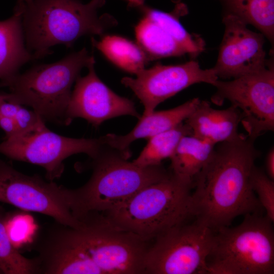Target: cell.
<instances>
[{"instance_id": "1", "label": "cell", "mask_w": 274, "mask_h": 274, "mask_svg": "<svg viewBox=\"0 0 274 274\" xmlns=\"http://www.w3.org/2000/svg\"><path fill=\"white\" fill-rule=\"evenodd\" d=\"M254 141L240 133L221 143L196 178L191 194L193 217L213 230L237 217L261 213L250 178L259 153Z\"/></svg>"}, {"instance_id": "2", "label": "cell", "mask_w": 274, "mask_h": 274, "mask_svg": "<svg viewBox=\"0 0 274 274\" xmlns=\"http://www.w3.org/2000/svg\"><path fill=\"white\" fill-rule=\"evenodd\" d=\"M105 0H31L16 9L22 11L26 47L35 59L50 54L58 44L71 47L85 35H101L117 24L109 14L98 15Z\"/></svg>"}, {"instance_id": "3", "label": "cell", "mask_w": 274, "mask_h": 274, "mask_svg": "<svg viewBox=\"0 0 274 274\" xmlns=\"http://www.w3.org/2000/svg\"><path fill=\"white\" fill-rule=\"evenodd\" d=\"M128 158L106 145L92 159L93 172L88 181L78 188L66 189L67 202L76 219L109 211L170 174L161 164L142 167Z\"/></svg>"}, {"instance_id": "4", "label": "cell", "mask_w": 274, "mask_h": 274, "mask_svg": "<svg viewBox=\"0 0 274 274\" xmlns=\"http://www.w3.org/2000/svg\"><path fill=\"white\" fill-rule=\"evenodd\" d=\"M192 185L170 174L142 188L127 200L100 215L119 229L152 242L193 217Z\"/></svg>"}, {"instance_id": "5", "label": "cell", "mask_w": 274, "mask_h": 274, "mask_svg": "<svg viewBox=\"0 0 274 274\" xmlns=\"http://www.w3.org/2000/svg\"><path fill=\"white\" fill-rule=\"evenodd\" d=\"M94 57L85 48L61 60L35 65L25 72L1 80L8 87L7 99L31 107L45 121L66 125V113L72 87L84 67Z\"/></svg>"}, {"instance_id": "6", "label": "cell", "mask_w": 274, "mask_h": 274, "mask_svg": "<svg viewBox=\"0 0 274 274\" xmlns=\"http://www.w3.org/2000/svg\"><path fill=\"white\" fill-rule=\"evenodd\" d=\"M272 223L261 213L248 214L235 227L214 230L207 273H274Z\"/></svg>"}, {"instance_id": "7", "label": "cell", "mask_w": 274, "mask_h": 274, "mask_svg": "<svg viewBox=\"0 0 274 274\" xmlns=\"http://www.w3.org/2000/svg\"><path fill=\"white\" fill-rule=\"evenodd\" d=\"M76 228L83 252L101 274H143L151 241L107 223L99 214L82 218Z\"/></svg>"}, {"instance_id": "8", "label": "cell", "mask_w": 274, "mask_h": 274, "mask_svg": "<svg viewBox=\"0 0 274 274\" xmlns=\"http://www.w3.org/2000/svg\"><path fill=\"white\" fill-rule=\"evenodd\" d=\"M105 146L102 137L76 139L57 134L41 118L30 129L5 138L0 143V153L13 160L43 167L47 179L52 181L63 173V162L66 158L85 153L93 159Z\"/></svg>"}, {"instance_id": "9", "label": "cell", "mask_w": 274, "mask_h": 274, "mask_svg": "<svg viewBox=\"0 0 274 274\" xmlns=\"http://www.w3.org/2000/svg\"><path fill=\"white\" fill-rule=\"evenodd\" d=\"M214 230L195 220L155 238L144 261V274H204Z\"/></svg>"}, {"instance_id": "10", "label": "cell", "mask_w": 274, "mask_h": 274, "mask_svg": "<svg viewBox=\"0 0 274 274\" xmlns=\"http://www.w3.org/2000/svg\"><path fill=\"white\" fill-rule=\"evenodd\" d=\"M216 91L212 101L221 105L227 99L241 114V123L255 141L274 129V67L273 61L265 67L231 80L218 79L213 85Z\"/></svg>"}, {"instance_id": "11", "label": "cell", "mask_w": 274, "mask_h": 274, "mask_svg": "<svg viewBox=\"0 0 274 274\" xmlns=\"http://www.w3.org/2000/svg\"><path fill=\"white\" fill-rule=\"evenodd\" d=\"M66 189L47 182L37 175L28 176L0 160V202L25 212L41 213L75 228L82 223L76 219L66 198Z\"/></svg>"}, {"instance_id": "12", "label": "cell", "mask_w": 274, "mask_h": 274, "mask_svg": "<svg viewBox=\"0 0 274 274\" xmlns=\"http://www.w3.org/2000/svg\"><path fill=\"white\" fill-rule=\"evenodd\" d=\"M135 75V78H123L121 83L143 104V116L150 115L161 102L192 85L205 83L213 85L219 79L213 67L202 69L194 60L176 65L157 63Z\"/></svg>"}, {"instance_id": "13", "label": "cell", "mask_w": 274, "mask_h": 274, "mask_svg": "<svg viewBox=\"0 0 274 274\" xmlns=\"http://www.w3.org/2000/svg\"><path fill=\"white\" fill-rule=\"evenodd\" d=\"M225 30L213 67L218 79H232L266 67L264 36L253 31L239 19L224 14Z\"/></svg>"}, {"instance_id": "14", "label": "cell", "mask_w": 274, "mask_h": 274, "mask_svg": "<svg viewBox=\"0 0 274 274\" xmlns=\"http://www.w3.org/2000/svg\"><path fill=\"white\" fill-rule=\"evenodd\" d=\"M75 230L56 221L38 230L30 247L38 254L39 273L101 274L83 252Z\"/></svg>"}, {"instance_id": "15", "label": "cell", "mask_w": 274, "mask_h": 274, "mask_svg": "<svg viewBox=\"0 0 274 274\" xmlns=\"http://www.w3.org/2000/svg\"><path fill=\"white\" fill-rule=\"evenodd\" d=\"M95 60L87 66L88 74L79 77L66 113V125L75 118H82L95 126L115 117L130 115L139 119L141 116L133 102L121 96L98 78L94 69Z\"/></svg>"}, {"instance_id": "16", "label": "cell", "mask_w": 274, "mask_h": 274, "mask_svg": "<svg viewBox=\"0 0 274 274\" xmlns=\"http://www.w3.org/2000/svg\"><path fill=\"white\" fill-rule=\"evenodd\" d=\"M200 99L194 98L175 108L153 111L141 116L135 127L128 133L119 135L113 133L102 136L107 146L118 150L128 158L130 156L131 143L141 139H147L175 128L183 123L194 110Z\"/></svg>"}, {"instance_id": "17", "label": "cell", "mask_w": 274, "mask_h": 274, "mask_svg": "<svg viewBox=\"0 0 274 274\" xmlns=\"http://www.w3.org/2000/svg\"><path fill=\"white\" fill-rule=\"evenodd\" d=\"M241 118L239 110L232 105L218 110L209 101L200 100L185 123L192 135L216 145L233 140L239 135L238 126Z\"/></svg>"}, {"instance_id": "18", "label": "cell", "mask_w": 274, "mask_h": 274, "mask_svg": "<svg viewBox=\"0 0 274 274\" xmlns=\"http://www.w3.org/2000/svg\"><path fill=\"white\" fill-rule=\"evenodd\" d=\"M32 59L25 44L22 11L15 10L10 18L0 21V79L17 74L21 66Z\"/></svg>"}, {"instance_id": "19", "label": "cell", "mask_w": 274, "mask_h": 274, "mask_svg": "<svg viewBox=\"0 0 274 274\" xmlns=\"http://www.w3.org/2000/svg\"><path fill=\"white\" fill-rule=\"evenodd\" d=\"M216 145L192 134L185 135L169 158L170 173L183 182L192 185L208 162Z\"/></svg>"}, {"instance_id": "20", "label": "cell", "mask_w": 274, "mask_h": 274, "mask_svg": "<svg viewBox=\"0 0 274 274\" xmlns=\"http://www.w3.org/2000/svg\"><path fill=\"white\" fill-rule=\"evenodd\" d=\"M134 32L136 44L149 61L188 54L169 33L145 15L135 26Z\"/></svg>"}, {"instance_id": "21", "label": "cell", "mask_w": 274, "mask_h": 274, "mask_svg": "<svg viewBox=\"0 0 274 274\" xmlns=\"http://www.w3.org/2000/svg\"><path fill=\"white\" fill-rule=\"evenodd\" d=\"M91 43L114 64L131 74H138L149 61L136 43L121 36L108 35L99 41L92 38Z\"/></svg>"}, {"instance_id": "22", "label": "cell", "mask_w": 274, "mask_h": 274, "mask_svg": "<svg viewBox=\"0 0 274 274\" xmlns=\"http://www.w3.org/2000/svg\"><path fill=\"white\" fill-rule=\"evenodd\" d=\"M226 10L246 25L260 31L273 47L274 41V0H220Z\"/></svg>"}, {"instance_id": "23", "label": "cell", "mask_w": 274, "mask_h": 274, "mask_svg": "<svg viewBox=\"0 0 274 274\" xmlns=\"http://www.w3.org/2000/svg\"><path fill=\"white\" fill-rule=\"evenodd\" d=\"M145 15L165 30L187 51L195 57L205 49V42L199 36L189 33L181 23V16L187 14L185 5L178 3L170 13L164 12L146 6L139 7Z\"/></svg>"}, {"instance_id": "24", "label": "cell", "mask_w": 274, "mask_h": 274, "mask_svg": "<svg viewBox=\"0 0 274 274\" xmlns=\"http://www.w3.org/2000/svg\"><path fill=\"white\" fill-rule=\"evenodd\" d=\"M188 134H191L189 128L181 123L173 129L150 138L132 162L142 167L161 165L162 160L170 157L182 137Z\"/></svg>"}, {"instance_id": "25", "label": "cell", "mask_w": 274, "mask_h": 274, "mask_svg": "<svg viewBox=\"0 0 274 274\" xmlns=\"http://www.w3.org/2000/svg\"><path fill=\"white\" fill-rule=\"evenodd\" d=\"M6 214L0 209V269L4 274L39 273L36 258L23 256L11 244L5 225Z\"/></svg>"}, {"instance_id": "26", "label": "cell", "mask_w": 274, "mask_h": 274, "mask_svg": "<svg viewBox=\"0 0 274 274\" xmlns=\"http://www.w3.org/2000/svg\"><path fill=\"white\" fill-rule=\"evenodd\" d=\"M22 211L7 213L5 220L9 238L18 251L24 247H31L39 230L34 219Z\"/></svg>"}, {"instance_id": "27", "label": "cell", "mask_w": 274, "mask_h": 274, "mask_svg": "<svg viewBox=\"0 0 274 274\" xmlns=\"http://www.w3.org/2000/svg\"><path fill=\"white\" fill-rule=\"evenodd\" d=\"M250 183L252 189L257 195V197L260 205L265 212V216L273 223V180L255 165L252 171Z\"/></svg>"}, {"instance_id": "28", "label": "cell", "mask_w": 274, "mask_h": 274, "mask_svg": "<svg viewBox=\"0 0 274 274\" xmlns=\"http://www.w3.org/2000/svg\"><path fill=\"white\" fill-rule=\"evenodd\" d=\"M21 106L20 105L19 107L14 118L18 132L25 131L32 127L42 118L33 110H29Z\"/></svg>"}, {"instance_id": "29", "label": "cell", "mask_w": 274, "mask_h": 274, "mask_svg": "<svg viewBox=\"0 0 274 274\" xmlns=\"http://www.w3.org/2000/svg\"><path fill=\"white\" fill-rule=\"evenodd\" d=\"M0 128L5 132V138L13 136L18 132L14 119L0 114Z\"/></svg>"}, {"instance_id": "30", "label": "cell", "mask_w": 274, "mask_h": 274, "mask_svg": "<svg viewBox=\"0 0 274 274\" xmlns=\"http://www.w3.org/2000/svg\"><path fill=\"white\" fill-rule=\"evenodd\" d=\"M266 175L274 180V149L272 148L268 152L265 160Z\"/></svg>"}, {"instance_id": "31", "label": "cell", "mask_w": 274, "mask_h": 274, "mask_svg": "<svg viewBox=\"0 0 274 274\" xmlns=\"http://www.w3.org/2000/svg\"><path fill=\"white\" fill-rule=\"evenodd\" d=\"M145 0H135V6L140 7L144 5V2Z\"/></svg>"}, {"instance_id": "32", "label": "cell", "mask_w": 274, "mask_h": 274, "mask_svg": "<svg viewBox=\"0 0 274 274\" xmlns=\"http://www.w3.org/2000/svg\"><path fill=\"white\" fill-rule=\"evenodd\" d=\"M31 0H18L17 1V4L16 6H20L23 4H26L29 2H30Z\"/></svg>"}, {"instance_id": "33", "label": "cell", "mask_w": 274, "mask_h": 274, "mask_svg": "<svg viewBox=\"0 0 274 274\" xmlns=\"http://www.w3.org/2000/svg\"><path fill=\"white\" fill-rule=\"evenodd\" d=\"M128 3V4L131 6H135V0H125Z\"/></svg>"}, {"instance_id": "34", "label": "cell", "mask_w": 274, "mask_h": 274, "mask_svg": "<svg viewBox=\"0 0 274 274\" xmlns=\"http://www.w3.org/2000/svg\"><path fill=\"white\" fill-rule=\"evenodd\" d=\"M1 273H3V272H2V270L0 269V274Z\"/></svg>"}, {"instance_id": "35", "label": "cell", "mask_w": 274, "mask_h": 274, "mask_svg": "<svg viewBox=\"0 0 274 274\" xmlns=\"http://www.w3.org/2000/svg\"><path fill=\"white\" fill-rule=\"evenodd\" d=\"M1 94H0V97H1Z\"/></svg>"}]
</instances>
